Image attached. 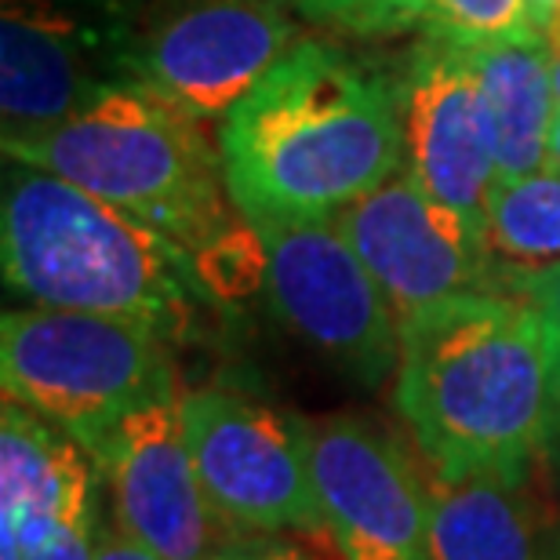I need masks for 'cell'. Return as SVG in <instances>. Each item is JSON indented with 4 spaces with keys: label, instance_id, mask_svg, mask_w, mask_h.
Listing matches in <instances>:
<instances>
[{
    "label": "cell",
    "instance_id": "obj_18",
    "mask_svg": "<svg viewBox=\"0 0 560 560\" xmlns=\"http://www.w3.org/2000/svg\"><path fill=\"white\" fill-rule=\"evenodd\" d=\"M405 33L441 37L463 48L546 37L532 0H416Z\"/></svg>",
    "mask_w": 560,
    "mask_h": 560
},
{
    "label": "cell",
    "instance_id": "obj_6",
    "mask_svg": "<svg viewBox=\"0 0 560 560\" xmlns=\"http://www.w3.org/2000/svg\"><path fill=\"white\" fill-rule=\"evenodd\" d=\"M150 0H4L0 120L4 139L62 125L95 98L139 84Z\"/></svg>",
    "mask_w": 560,
    "mask_h": 560
},
{
    "label": "cell",
    "instance_id": "obj_21",
    "mask_svg": "<svg viewBox=\"0 0 560 560\" xmlns=\"http://www.w3.org/2000/svg\"><path fill=\"white\" fill-rule=\"evenodd\" d=\"M95 560H161L150 546H142L136 535H128L125 528H106L98 532V542H95Z\"/></svg>",
    "mask_w": 560,
    "mask_h": 560
},
{
    "label": "cell",
    "instance_id": "obj_12",
    "mask_svg": "<svg viewBox=\"0 0 560 560\" xmlns=\"http://www.w3.org/2000/svg\"><path fill=\"white\" fill-rule=\"evenodd\" d=\"M335 222L397 317L466 291H502V262L488 233L433 200L405 172L339 211Z\"/></svg>",
    "mask_w": 560,
    "mask_h": 560
},
{
    "label": "cell",
    "instance_id": "obj_23",
    "mask_svg": "<svg viewBox=\"0 0 560 560\" xmlns=\"http://www.w3.org/2000/svg\"><path fill=\"white\" fill-rule=\"evenodd\" d=\"M550 416H553V425L550 433L560 430V342L550 346Z\"/></svg>",
    "mask_w": 560,
    "mask_h": 560
},
{
    "label": "cell",
    "instance_id": "obj_5",
    "mask_svg": "<svg viewBox=\"0 0 560 560\" xmlns=\"http://www.w3.org/2000/svg\"><path fill=\"white\" fill-rule=\"evenodd\" d=\"M172 378V342L142 324L51 306L8 310L0 320L4 397L55 422L92 458Z\"/></svg>",
    "mask_w": 560,
    "mask_h": 560
},
{
    "label": "cell",
    "instance_id": "obj_9",
    "mask_svg": "<svg viewBox=\"0 0 560 560\" xmlns=\"http://www.w3.org/2000/svg\"><path fill=\"white\" fill-rule=\"evenodd\" d=\"M284 0H150L136 81L197 120L226 114L299 40Z\"/></svg>",
    "mask_w": 560,
    "mask_h": 560
},
{
    "label": "cell",
    "instance_id": "obj_26",
    "mask_svg": "<svg viewBox=\"0 0 560 560\" xmlns=\"http://www.w3.org/2000/svg\"><path fill=\"white\" fill-rule=\"evenodd\" d=\"M546 455H550V463L557 469V477H560V430L550 433V444H546Z\"/></svg>",
    "mask_w": 560,
    "mask_h": 560
},
{
    "label": "cell",
    "instance_id": "obj_24",
    "mask_svg": "<svg viewBox=\"0 0 560 560\" xmlns=\"http://www.w3.org/2000/svg\"><path fill=\"white\" fill-rule=\"evenodd\" d=\"M546 172L560 175V106H557V117L550 128V145H546Z\"/></svg>",
    "mask_w": 560,
    "mask_h": 560
},
{
    "label": "cell",
    "instance_id": "obj_2",
    "mask_svg": "<svg viewBox=\"0 0 560 560\" xmlns=\"http://www.w3.org/2000/svg\"><path fill=\"white\" fill-rule=\"evenodd\" d=\"M397 411L433 477L524 485L550 444V335L506 291H466L400 317Z\"/></svg>",
    "mask_w": 560,
    "mask_h": 560
},
{
    "label": "cell",
    "instance_id": "obj_4",
    "mask_svg": "<svg viewBox=\"0 0 560 560\" xmlns=\"http://www.w3.org/2000/svg\"><path fill=\"white\" fill-rule=\"evenodd\" d=\"M205 120L142 84L117 88L62 125L4 139L8 161L62 175L194 255L222 299L262 277V244L233 205Z\"/></svg>",
    "mask_w": 560,
    "mask_h": 560
},
{
    "label": "cell",
    "instance_id": "obj_7",
    "mask_svg": "<svg viewBox=\"0 0 560 560\" xmlns=\"http://www.w3.org/2000/svg\"><path fill=\"white\" fill-rule=\"evenodd\" d=\"M277 317L320 357L378 389L400 364V317L335 219H248Z\"/></svg>",
    "mask_w": 560,
    "mask_h": 560
},
{
    "label": "cell",
    "instance_id": "obj_22",
    "mask_svg": "<svg viewBox=\"0 0 560 560\" xmlns=\"http://www.w3.org/2000/svg\"><path fill=\"white\" fill-rule=\"evenodd\" d=\"M233 560H317V557H310V553H302L295 550V546H259V550H244L237 553Z\"/></svg>",
    "mask_w": 560,
    "mask_h": 560
},
{
    "label": "cell",
    "instance_id": "obj_3",
    "mask_svg": "<svg viewBox=\"0 0 560 560\" xmlns=\"http://www.w3.org/2000/svg\"><path fill=\"white\" fill-rule=\"evenodd\" d=\"M4 284L30 306L131 320L167 342L215 328L222 295L183 244L44 167L8 161L0 197Z\"/></svg>",
    "mask_w": 560,
    "mask_h": 560
},
{
    "label": "cell",
    "instance_id": "obj_11",
    "mask_svg": "<svg viewBox=\"0 0 560 560\" xmlns=\"http://www.w3.org/2000/svg\"><path fill=\"white\" fill-rule=\"evenodd\" d=\"M117 524L161 560H233L244 535L211 506L183 422L178 378L145 397L95 458Z\"/></svg>",
    "mask_w": 560,
    "mask_h": 560
},
{
    "label": "cell",
    "instance_id": "obj_14",
    "mask_svg": "<svg viewBox=\"0 0 560 560\" xmlns=\"http://www.w3.org/2000/svg\"><path fill=\"white\" fill-rule=\"evenodd\" d=\"M95 458L55 422L4 397L0 411V557L62 510L95 499Z\"/></svg>",
    "mask_w": 560,
    "mask_h": 560
},
{
    "label": "cell",
    "instance_id": "obj_20",
    "mask_svg": "<svg viewBox=\"0 0 560 560\" xmlns=\"http://www.w3.org/2000/svg\"><path fill=\"white\" fill-rule=\"evenodd\" d=\"M502 291L535 306L546 324V335H550V346L560 342V262L502 266Z\"/></svg>",
    "mask_w": 560,
    "mask_h": 560
},
{
    "label": "cell",
    "instance_id": "obj_13",
    "mask_svg": "<svg viewBox=\"0 0 560 560\" xmlns=\"http://www.w3.org/2000/svg\"><path fill=\"white\" fill-rule=\"evenodd\" d=\"M405 175L488 233V197L499 183L495 139L469 48L422 37L400 70Z\"/></svg>",
    "mask_w": 560,
    "mask_h": 560
},
{
    "label": "cell",
    "instance_id": "obj_15",
    "mask_svg": "<svg viewBox=\"0 0 560 560\" xmlns=\"http://www.w3.org/2000/svg\"><path fill=\"white\" fill-rule=\"evenodd\" d=\"M485 95L495 167L502 178H524L546 167V145L560 106L553 81V48L546 37L499 40L469 48Z\"/></svg>",
    "mask_w": 560,
    "mask_h": 560
},
{
    "label": "cell",
    "instance_id": "obj_27",
    "mask_svg": "<svg viewBox=\"0 0 560 560\" xmlns=\"http://www.w3.org/2000/svg\"><path fill=\"white\" fill-rule=\"evenodd\" d=\"M553 81H557V95H560V55H553Z\"/></svg>",
    "mask_w": 560,
    "mask_h": 560
},
{
    "label": "cell",
    "instance_id": "obj_1",
    "mask_svg": "<svg viewBox=\"0 0 560 560\" xmlns=\"http://www.w3.org/2000/svg\"><path fill=\"white\" fill-rule=\"evenodd\" d=\"M244 219H335L405 172L400 81L324 37H299L222 120Z\"/></svg>",
    "mask_w": 560,
    "mask_h": 560
},
{
    "label": "cell",
    "instance_id": "obj_10",
    "mask_svg": "<svg viewBox=\"0 0 560 560\" xmlns=\"http://www.w3.org/2000/svg\"><path fill=\"white\" fill-rule=\"evenodd\" d=\"M324 539L342 560L430 557V480L394 433L361 416L299 419Z\"/></svg>",
    "mask_w": 560,
    "mask_h": 560
},
{
    "label": "cell",
    "instance_id": "obj_8",
    "mask_svg": "<svg viewBox=\"0 0 560 560\" xmlns=\"http://www.w3.org/2000/svg\"><path fill=\"white\" fill-rule=\"evenodd\" d=\"M183 422L211 506L241 535H324L302 422L226 386L183 389Z\"/></svg>",
    "mask_w": 560,
    "mask_h": 560
},
{
    "label": "cell",
    "instance_id": "obj_17",
    "mask_svg": "<svg viewBox=\"0 0 560 560\" xmlns=\"http://www.w3.org/2000/svg\"><path fill=\"white\" fill-rule=\"evenodd\" d=\"M488 244L502 266L560 262V175L502 178L488 197Z\"/></svg>",
    "mask_w": 560,
    "mask_h": 560
},
{
    "label": "cell",
    "instance_id": "obj_19",
    "mask_svg": "<svg viewBox=\"0 0 560 560\" xmlns=\"http://www.w3.org/2000/svg\"><path fill=\"white\" fill-rule=\"evenodd\" d=\"M284 4L313 26H328L361 40H378L405 33L408 11L416 0H284Z\"/></svg>",
    "mask_w": 560,
    "mask_h": 560
},
{
    "label": "cell",
    "instance_id": "obj_25",
    "mask_svg": "<svg viewBox=\"0 0 560 560\" xmlns=\"http://www.w3.org/2000/svg\"><path fill=\"white\" fill-rule=\"evenodd\" d=\"M532 11H535V15H539L542 30H546V22L560 15V0H532Z\"/></svg>",
    "mask_w": 560,
    "mask_h": 560
},
{
    "label": "cell",
    "instance_id": "obj_16",
    "mask_svg": "<svg viewBox=\"0 0 560 560\" xmlns=\"http://www.w3.org/2000/svg\"><path fill=\"white\" fill-rule=\"evenodd\" d=\"M524 485L502 477H430L425 560H539Z\"/></svg>",
    "mask_w": 560,
    "mask_h": 560
}]
</instances>
